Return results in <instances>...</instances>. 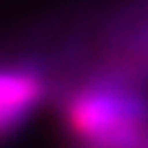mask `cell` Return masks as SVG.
Masks as SVG:
<instances>
[{"instance_id":"obj_1","label":"cell","mask_w":148,"mask_h":148,"mask_svg":"<svg viewBox=\"0 0 148 148\" xmlns=\"http://www.w3.org/2000/svg\"><path fill=\"white\" fill-rule=\"evenodd\" d=\"M63 123L85 148H146L148 99L117 81L85 83L65 99Z\"/></svg>"},{"instance_id":"obj_3","label":"cell","mask_w":148,"mask_h":148,"mask_svg":"<svg viewBox=\"0 0 148 148\" xmlns=\"http://www.w3.org/2000/svg\"><path fill=\"white\" fill-rule=\"evenodd\" d=\"M146 148H148V146H146Z\"/></svg>"},{"instance_id":"obj_2","label":"cell","mask_w":148,"mask_h":148,"mask_svg":"<svg viewBox=\"0 0 148 148\" xmlns=\"http://www.w3.org/2000/svg\"><path fill=\"white\" fill-rule=\"evenodd\" d=\"M47 97V79L32 65H0V141L14 135Z\"/></svg>"}]
</instances>
